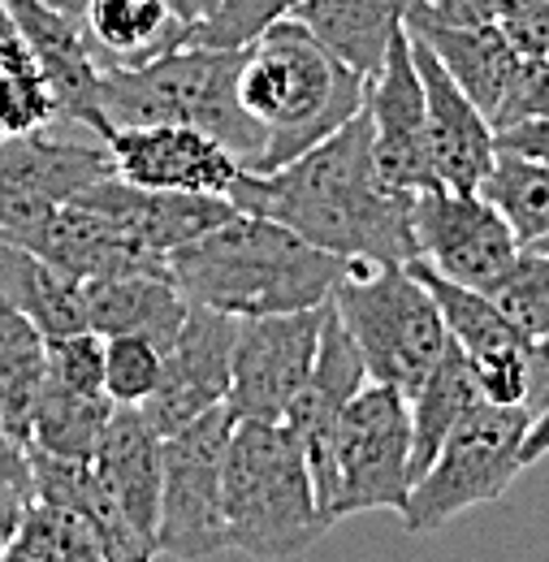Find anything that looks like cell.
Listing matches in <instances>:
<instances>
[{
    "instance_id": "obj_1",
    "label": "cell",
    "mask_w": 549,
    "mask_h": 562,
    "mask_svg": "<svg viewBox=\"0 0 549 562\" xmlns=\"http://www.w3.org/2000/svg\"><path fill=\"white\" fill-rule=\"evenodd\" d=\"M234 209L281 221L303 243L350 265H412L415 191L381 178L368 109L346 117L334 135L269 173H247L229 191Z\"/></svg>"
},
{
    "instance_id": "obj_2",
    "label": "cell",
    "mask_w": 549,
    "mask_h": 562,
    "mask_svg": "<svg viewBox=\"0 0 549 562\" xmlns=\"http://www.w3.org/2000/svg\"><path fill=\"white\" fill-rule=\"evenodd\" d=\"M346 260L303 243L281 221L234 209L195 243L169 251V278L187 303L229 316H273L329 303Z\"/></svg>"
},
{
    "instance_id": "obj_3",
    "label": "cell",
    "mask_w": 549,
    "mask_h": 562,
    "mask_svg": "<svg viewBox=\"0 0 549 562\" xmlns=\"http://www.w3.org/2000/svg\"><path fill=\"white\" fill-rule=\"evenodd\" d=\"M368 78L338 61L303 22L281 18L243 57L238 104L265 131V156L247 173H269L334 135L363 109Z\"/></svg>"
},
{
    "instance_id": "obj_4",
    "label": "cell",
    "mask_w": 549,
    "mask_h": 562,
    "mask_svg": "<svg viewBox=\"0 0 549 562\" xmlns=\"http://www.w3.org/2000/svg\"><path fill=\"white\" fill-rule=\"evenodd\" d=\"M312 468L285 424L234 420L225 446V541L260 562H285L329 532Z\"/></svg>"
},
{
    "instance_id": "obj_5",
    "label": "cell",
    "mask_w": 549,
    "mask_h": 562,
    "mask_svg": "<svg viewBox=\"0 0 549 562\" xmlns=\"http://www.w3.org/2000/svg\"><path fill=\"white\" fill-rule=\"evenodd\" d=\"M247 48H178L135 70H100V113L109 126L178 122L225 143L243 169L265 156V131L238 104V70Z\"/></svg>"
},
{
    "instance_id": "obj_6",
    "label": "cell",
    "mask_w": 549,
    "mask_h": 562,
    "mask_svg": "<svg viewBox=\"0 0 549 562\" xmlns=\"http://www.w3.org/2000/svg\"><path fill=\"white\" fill-rule=\"evenodd\" d=\"M329 307L338 312L363 355L368 381L419 390L428 368L441 359L450 334L433 290L412 273V265H350L338 278Z\"/></svg>"
},
{
    "instance_id": "obj_7",
    "label": "cell",
    "mask_w": 549,
    "mask_h": 562,
    "mask_svg": "<svg viewBox=\"0 0 549 562\" xmlns=\"http://www.w3.org/2000/svg\"><path fill=\"white\" fill-rule=\"evenodd\" d=\"M533 420H537L533 403H515V407L484 403V407H477L441 441L433 463L415 476L407 502L399 510L403 528L412 537H433L450 519H459L463 510L497 502L528 472L524 441L533 432Z\"/></svg>"
},
{
    "instance_id": "obj_8",
    "label": "cell",
    "mask_w": 549,
    "mask_h": 562,
    "mask_svg": "<svg viewBox=\"0 0 549 562\" xmlns=\"http://www.w3.org/2000/svg\"><path fill=\"white\" fill-rule=\"evenodd\" d=\"M412 490V407L399 385L368 381L346 403L334 446L329 476L321 490V510L329 524L363 510H403Z\"/></svg>"
},
{
    "instance_id": "obj_9",
    "label": "cell",
    "mask_w": 549,
    "mask_h": 562,
    "mask_svg": "<svg viewBox=\"0 0 549 562\" xmlns=\"http://www.w3.org/2000/svg\"><path fill=\"white\" fill-rule=\"evenodd\" d=\"M234 432V412L221 403L200 420L165 437L160 476V519L156 550L178 562H204L225 541V446Z\"/></svg>"
},
{
    "instance_id": "obj_10",
    "label": "cell",
    "mask_w": 549,
    "mask_h": 562,
    "mask_svg": "<svg viewBox=\"0 0 549 562\" xmlns=\"http://www.w3.org/2000/svg\"><path fill=\"white\" fill-rule=\"evenodd\" d=\"M325 312L329 303L303 312H273V316H238L234 376L225 398L234 420H285L290 403L299 398L312 372Z\"/></svg>"
},
{
    "instance_id": "obj_11",
    "label": "cell",
    "mask_w": 549,
    "mask_h": 562,
    "mask_svg": "<svg viewBox=\"0 0 549 562\" xmlns=\"http://www.w3.org/2000/svg\"><path fill=\"white\" fill-rule=\"evenodd\" d=\"M412 229L419 251L415 260L472 290H489L519 256L515 229L481 191H455V187L415 191Z\"/></svg>"
},
{
    "instance_id": "obj_12",
    "label": "cell",
    "mask_w": 549,
    "mask_h": 562,
    "mask_svg": "<svg viewBox=\"0 0 549 562\" xmlns=\"http://www.w3.org/2000/svg\"><path fill=\"white\" fill-rule=\"evenodd\" d=\"M363 109L372 122L377 169L399 191H428L437 182L433 143H428V100L412 61V31L403 26L381 61V70L363 87Z\"/></svg>"
},
{
    "instance_id": "obj_13",
    "label": "cell",
    "mask_w": 549,
    "mask_h": 562,
    "mask_svg": "<svg viewBox=\"0 0 549 562\" xmlns=\"http://www.w3.org/2000/svg\"><path fill=\"white\" fill-rule=\"evenodd\" d=\"M234 338H238V316L191 303L178 338L165 351L160 385L143 403V416L156 424L160 437L178 432L182 424L200 420L204 412L221 407L229 398Z\"/></svg>"
},
{
    "instance_id": "obj_14",
    "label": "cell",
    "mask_w": 549,
    "mask_h": 562,
    "mask_svg": "<svg viewBox=\"0 0 549 562\" xmlns=\"http://www.w3.org/2000/svg\"><path fill=\"white\" fill-rule=\"evenodd\" d=\"M113 173L152 187V191H195V195H229L243 178V160L212 135L178 122L156 126H117L109 139Z\"/></svg>"
},
{
    "instance_id": "obj_15",
    "label": "cell",
    "mask_w": 549,
    "mask_h": 562,
    "mask_svg": "<svg viewBox=\"0 0 549 562\" xmlns=\"http://www.w3.org/2000/svg\"><path fill=\"white\" fill-rule=\"evenodd\" d=\"M113 173L109 147L40 135H0V234L69 204L78 191Z\"/></svg>"
},
{
    "instance_id": "obj_16",
    "label": "cell",
    "mask_w": 549,
    "mask_h": 562,
    "mask_svg": "<svg viewBox=\"0 0 549 562\" xmlns=\"http://www.w3.org/2000/svg\"><path fill=\"white\" fill-rule=\"evenodd\" d=\"M0 238L35 251L40 260L57 265L74 273L78 281L100 278H131V273H165L169 256H156L147 247L131 243L113 221H104L96 209L82 204H57V209L40 212L35 221L4 229Z\"/></svg>"
},
{
    "instance_id": "obj_17",
    "label": "cell",
    "mask_w": 549,
    "mask_h": 562,
    "mask_svg": "<svg viewBox=\"0 0 549 562\" xmlns=\"http://www.w3.org/2000/svg\"><path fill=\"white\" fill-rule=\"evenodd\" d=\"M74 204L96 209L104 221H113L131 243L169 256L187 243H195L212 225H221L234 200L229 195H195V191H152V187H135L117 173L91 182L87 191L74 195Z\"/></svg>"
},
{
    "instance_id": "obj_18",
    "label": "cell",
    "mask_w": 549,
    "mask_h": 562,
    "mask_svg": "<svg viewBox=\"0 0 549 562\" xmlns=\"http://www.w3.org/2000/svg\"><path fill=\"white\" fill-rule=\"evenodd\" d=\"M0 4L18 22L22 40L31 44L40 70H44L53 95H57V122H82L100 139H109L113 126L100 113V70L91 61L82 18L61 13L48 0H0Z\"/></svg>"
},
{
    "instance_id": "obj_19",
    "label": "cell",
    "mask_w": 549,
    "mask_h": 562,
    "mask_svg": "<svg viewBox=\"0 0 549 562\" xmlns=\"http://www.w3.org/2000/svg\"><path fill=\"white\" fill-rule=\"evenodd\" d=\"M368 385V368H363V355L355 347L350 329L338 321V312L329 307L325 312V329H321V347L312 359V372L299 390V398L290 403L285 412V428L299 437L303 454H307V468H312V485H316V502L325 490V476H329V446H334V432L343 420L346 403Z\"/></svg>"
},
{
    "instance_id": "obj_20",
    "label": "cell",
    "mask_w": 549,
    "mask_h": 562,
    "mask_svg": "<svg viewBox=\"0 0 549 562\" xmlns=\"http://www.w3.org/2000/svg\"><path fill=\"white\" fill-rule=\"evenodd\" d=\"M412 61L419 70V82H424V100H428V143H433L437 182L455 187V191H477L489 165H493V156H497V131L489 126V117L463 95V87L446 74L437 53L415 31Z\"/></svg>"
},
{
    "instance_id": "obj_21",
    "label": "cell",
    "mask_w": 549,
    "mask_h": 562,
    "mask_svg": "<svg viewBox=\"0 0 549 562\" xmlns=\"http://www.w3.org/2000/svg\"><path fill=\"white\" fill-rule=\"evenodd\" d=\"M104 490L131 515L138 532L156 541L160 519V476H165V437L143 416V407H113L104 437L91 459Z\"/></svg>"
},
{
    "instance_id": "obj_22",
    "label": "cell",
    "mask_w": 549,
    "mask_h": 562,
    "mask_svg": "<svg viewBox=\"0 0 549 562\" xmlns=\"http://www.w3.org/2000/svg\"><path fill=\"white\" fill-rule=\"evenodd\" d=\"M26 459H31V497L78 510L96 528L109 562H152L160 554L156 541L147 532H138L131 515L117 506V497L104 490V481L96 476L91 463H69V459H53L40 450H31Z\"/></svg>"
},
{
    "instance_id": "obj_23",
    "label": "cell",
    "mask_w": 549,
    "mask_h": 562,
    "mask_svg": "<svg viewBox=\"0 0 549 562\" xmlns=\"http://www.w3.org/2000/svg\"><path fill=\"white\" fill-rule=\"evenodd\" d=\"M82 35L96 70H135L191 44V26L165 0H87Z\"/></svg>"
},
{
    "instance_id": "obj_24",
    "label": "cell",
    "mask_w": 549,
    "mask_h": 562,
    "mask_svg": "<svg viewBox=\"0 0 549 562\" xmlns=\"http://www.w3.org/2000/svg\"><path fill=\"white\" fill-rule=\"evenodd\" d=\"M191 303L178 290V281L165 273H131V278L87 281V329L100 338L135 334L169 351L187 321Z\"/></svg>"
},
{
    "instance_id": "obj_25",
    "label": "cell",
    "mask_w": 549,
    "mask_h": 562,
    "mask_svg": "<svg viewBox=\"0 0 549 562\" xmlns=\"http://www.w3.org/2000/svg\"><path fill=\"white\" fill-rule=\"evenodd\" d=\"M407 26L415 35L437 53V61L446 66V74L463 87V95L481 109L493 126V113L511 87V78L519 70V53L515 44L506 40V31L497 22H484V26H441V22H428L419 13H407Z\"/></svg>"
},
{
    "instance_id": "obj_26",
    "label": "cell",
    "mask_w": 549,
    "mask_h": 562,
    "mask_svg": "<svg viewBox=\"0 0 549 562\" xmlns=\"http://www.w3.org/2000/svg\"><path fill=\"white\" fill-rule=\"evenodd\" d=\"M415 4L419 0H299L290 18L303 22L338 61L372 78L381 70L394 35L407 26V13Z\"/></svg>"
},
{
    "instance_id": "obj_27",
    "label": "cell",
    "mask_w": 549,
    "mask_h": 562,
    "mask_svg": "<svg viewBox=\"0 0 549 562\" xmlns=\"http://www.w3.org/2000/svg\"><path fill=\"white\" fill-rule=\"evenodd\" d=\"M0 294L44 334L66 338L87 329V281L0 238Z\"/></svg>"
},
{
    "instance_id": "obj_28",
    "label": "cell",
    "mask_w": 549,
    "mask_h": 562,
    "mask_svg": "<svg viewBox=\"0 0 549 562\" xmlns=\"http://www.w3.org/2000/svg\"><path fill=\"white\" fill-rule=\"evenodd\" d=\"M484 403L489 398H484L468 355L459 351V342L450 338L441 359L419 381V390L407 394V407H412V485L415 476L433 463V454L441 450V441L468 420L477 407H484Z\"/></svg>"
},
{
    "instance_id": "obj_29",
    "label": "cell",
    "mask_w": 549,
    "mask_h": 562,
    "mask_svg": "<svg viewBox=\"0 0 549 562\" xmlns=\"http://www.w3.org/2000/svg\"><path fill=\"white\" fill-rule=\"evenodd\" d=\"M109 416H113V398L104 390H74L44 376V390L31 416V450L69 459V463H91Z\"/></svg>"
},
{
    "instance_id": "obj_30",
    "label": "cell",
    "mask_w": 549,
    "mask_h": 562,
    "mask_svg": "<svg viewBox=\"0 0 549 562\" xmlns=\"http://www.w3.org/2000/svg\"><path fill=\"white\" fill-rule=\"evenodd\" d=\"M44 390V334L0 294V420L31 450V416Z\"/></svg>"
},
{
    "instance_id": "obj_31",
    "label": "cell",
    "mask_w": 549,
    "mask_h": 562,
    "mask_svg": "<svg viewBox=\"0 0 549 562\" xmlns=\"http://www.w3.org/2000/svg\"><path fill=\"white\" fill-rule=\"evenodd\" d=\"M477 191L502 212V221L515 229L519 247H533L549 234V165L497 147Z\"/></svg>"
},
{
    "instance_id": "obj_32",
    "label": "cell",
    "mask_w": 549,
    "mask_h": 562,
    "mask_svg": "<svg viewBox=\"0 0 549 562\" xmlns=\"http://www.w3.org/2000/svg\"><path fill=\"white\" fill-rule=\"evenodd\" d=\"M57 122V95L18 22L0 44V135H40Z\"/></svg>"
},
{
    "instance_id": "obj_33",
    "label": "cell",
    "mask_w": 549,
    "mask_h": 562,
    "mask_svg": "<svg viewBox=\"0 0 549 562\" xmlns=\"http://www.w3.org/2000/svg\"><path fill=\"white\" fill-rule=\"evenodd\" d=\"M493 307L537 347L549 342V256L537 247H519L511 269L484 290Z\"/></svg>"
},
{
    "instance_id": "obj_34",
    "label": "cell",
    "mask_w": 549,
    "mask_h": 562,
    "mask_svg": "<svg viewBox=\"0 0 549 562\" xmlns=\"http://www.w3.org/2000/svg\"><path fill=\"white\" fill-rule=\"evenodd\" d=\"M13 541L26 546V550H35L40 559L48 562H109L100 537H96V528L78 510L40 502V497H31L22 506V519H18V537Z\"/></svg>"
},
{
    "instance_id": "obj_35",
    "label": "cell",
    "mask_w": 549,
    "mask_h": 562,
    "mask_svg": "<svg viewBox=\"0 0 549 562\" xmlns=\"http://www.w3.org/2000/svg\"><path fill=\"white\" fill-rule=\"evenodd\" d=\"M165 372V351L147 338L122 334V338H104V394L113 398V407H143Z\"/></svg>"
},
{
    "instance_id": "obj_36",
    "label": "cell",
    "mask_w": 549,
    "mask_h": 562,
    "mask_svg": "<svg viewBox=\"0 0 549 562\" xmlns=\"http://www.w3.org/2000/svg\"><path fill=\"white\" fill-rule=\"evenodd\" d=\"M299 0H216V9L191 31L195 48H251L269 26L290 18Z\"/></svg>"
},
{
    "instance_id": "obj_37",
    "label": "cell",
    "mask_w": 549,
    "mask_h": 562,
    "mask_svg": "<svg viewBox=\"0 0 549 562\" xmlns=\"http://www.w3.org/2000/svg\"><path fill=\"white\" fill-rule=\"evenodd\" d=\"M44 376L74 390H104V338L91 329L44 338Z\"/></svg>"
},
{
    "instance_id": "obj_38",
    "label": "cell",
    "mask_w": 549,
    "mask_h": 562,
    "mask_svg": "<svg viewBox=\"0 0 549 562\" xmlns=\"http://www.w3.org/2000/svg\"><path fill=\"white\" fill-rule=\"evenodd\" d=\"M493 13L519 57H546L549 0H493Z\"/></svg>"
},
{
    "instance_id": "obj_39",
    "label": "cell",
    "mask_w": 549,
    "mask_h": 562,
    "mask_svg": "<svg viewBox=\"0 0 549 562\" xmlns=\"http://www.w3.org/2000/svg\"><path fill=\"white\" fill-rule=\"evenodd\" d=\"M412 13L428 18V22H441V26H484V22H497L493 0H419Z\"/></svg>"
},
{
    "instance_id": "obj_40",
    "label": "cell",
    "mask_w": 549,
    "mask_h": 562,
    "mask_svg": "<svg viewBox=\"0 0 549 562\" xmlns=\"http://www.w3.org/2000/svg\"><path fill=\"white\" fill-rule=\"evenodd\" d=\"M497 147H502V151L533 156V160L549 165V117H528V122L502 126V131H497Z\"/></svg>"
},
{
    "instance_id": "obj_41",
    "label": "cell",
    "mask_w": 549,
    "mask_h": 562,
    "mask_svg": "<svg viewBox=\"0 0 549 562\" xmlns=\"http://www.w3.org/2000/svg\"><path fill=\"white\" fill-rule=\"evenodd\" d=\"M0 481L13 485L22 497H31V459H26V450L4 432V420H0Z\"/></svg>"
},
{
    "instance_id": "obj_42",
    "label": "cell",
    "mask_w": 549,
    "mask_h": 562,
    "mask_svg": "<svg viewBox=\"0 0 549 562\" xmlns=\"http://www.w3.org/2000/svg\"><path fill=\"white\" fill-rule=\"evenodd\" d=\"M26 502H31V497H22L13 485L0 481V554L13 546V537H18V519H22V506H26Z\"/></svg>"
},
{
    "instance_id": "obj_43",
    "label": "cell",
    "mask_w": 549,
    "mask_h": 562,
    "mask_svg": "<svg viewBox=\"0 0 549 562\" xmlns=\"http://www.w3.org/2000/svg\"><path fill=\"white\" fill-rule=\"evenodd\" d=\"M549 454V394H546V407L537 412V420H533V432H528V441H524V463L533 468V463H541Z\"/></svg>"
},
{
    "instance_id": "obj_44",
    "label": "cell",
    "mask_w": 549,
    "mask_h": 562,
    "mask_svg": "<svg viewBox=\"0 0 549 562\" xmlns=\"http://www.w3.org/2000/svg\"><path fill=\"white\" fill-rule=\"evenodd\" d=\"M165 4H169V9H173V13H178L187 26H191V31H195L208 13L216 9V0H165Z\"/></svg>"
},
{
    "instance_id": "obj_45",
    "label": "cell",
    "mask_w": 549,
    "mask_h": 562,
    "mask_svg": "<svg viewBox=\"0 0 549 562\" xmlns=\"http://www.w3.org/2000/svg\"><path fill=\"white\" fill-rule=\"evenodd\" d=\"M0 562H48V559H40L35 550H26V546H18V541H13V546L0 554Z\"/></svg>"
},
{
    "instance_id": "obj_46",
    "label": "cell",
    "mask_w": 549,
    "mask_h": 562,
    "mask_svg": "<svg viewBox=\"0 0 549 562\" xmlns=\"http://www.w3.org/2000/svg\"><path fill=\"white\" fill-rule=\"evenodd\" d=\"M48 4H57L61 13H74V18H82V9H87V0H48Z\"/></svg>"
},
{
    "instance_id": "obj_47",
    "label": "cell",
    "mask_w": 549,
    "mask_h": 562,
    "mask_svg": "<svg viewBox=\"0 0 549 562\" xmlns=\"http://www.w3.org/2000/svg\"><path fill=\"white\" fill-rule=\"evenodd\" d=\"M533 247H537V251H546V256H549V234L541 238V243H533Z\"/></svg>"
},
{
    "instance_id": "obj_48",
    "label": "cell",
    "mask_w": 549,
    "mask_h": 562,
    "mask_svg": "<svg viewBox=\"0 0 549 562\" xmlns=\"http://www.w3.org/2000/svg\"><path fill=\"white\" fill-rule=\"evenodd\" d=\"M541 355H546V359H549V342H546V347H541Z\"/></svg>"
}]
</instances>
